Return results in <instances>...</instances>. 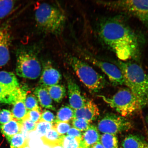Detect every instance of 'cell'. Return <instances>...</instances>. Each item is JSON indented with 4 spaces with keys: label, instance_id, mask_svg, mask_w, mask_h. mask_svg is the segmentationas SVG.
<instances>
[{
    "label": "cell",
    "instance_id": "6da1fadb",
    "mask_svg": "<svg viewBox=\"0 0 148 148\" xmlns=\"http://www.w3.org/2000/svg\"><path fill=\"white\" fill-rule=\"evenodd\" d=\"M97 31L102 44L120 60H140L141 38L121 16L102 18L97 24Z\"/></svg>",
    "mask_w": 148,
    "mask_h": 148
},
{
    "label": "cell",
    "instance_id": "7a4b0ae2",
    "mask_svg": "<svg viewBox=\"0 0 148 148\" xmlns=\"http://www.w3.org/2000/svg\"><path fill=\"white\" fill-rule=\"evenodd\" d=\"M114 62L123 74L124 84L136 96L142 108L148 106V74L136 63L120 60Z\"/></svg>",
    "mask_w": 148,
    "mask_h": 148
},
{
    "label": "cell",
    "instance_id": "3957f363",
    "mask_svg": "<svg viewBox=\"0 0 148 148\" xmlns=\"http://www.w3.org/2000/svg\"><path fill=\"white\" fill-rule=\"evenodd\" d=\"M36 25L42 32L58 35L62 32L66 21L63 12L58 7L50 3H40L35 9Z\"/></svg>",
    "mask_w": 148,
    "mask_h": 148
},
{
    "label": "cell",
    "instance_id": "277c9868",
    "mask_svg": "<svg viewBox=\"0 0 148 148\" xmlns=\"http://www.w3.org/2000/svg\"><path fill=\"white\" fill-rule=\"evenodd\" d=\"M65 58L67 63L90 92H99L106 85L105 77L84 61L70 55H66Z\"/></svg>",
    "mask_w": 148,
    "mask_h": 148
},
{
    "label": "cell",
    "instance_id": "5b68a950",
    "mask_svg": "<svg viewBox=\"0 0 148 148\" xmlns=\"http://www.w3.org/2000/svg\"><path fill=\"white\" fill-rule=\"evenodd\" d=\"M16 75L24 78L34 79L41 75L42 65L31 47L22 46L16 51Z\"/></svg>",
    "mask_w": 148,
    "mask_h": 148
},
{
    "label": "cell",
    "instance_id": "8992f818",
    "mask_svg": "<svg viewBox=\"0 0 148 148\" xmlns=\"http://www.w3.org/2000/svg\"><path fill=\"white\" fill-rule=\"evenodd\" d=\"M100 97L123 117L132 115L142 108L138 99L128 88L121 89L110 97Z\"/></svg>",
    "mask_w": 148,
    "mask_h": 148
},
{
    "label": "cell",
    "instance_id": "52a82bcc",
    "mask_svg": "<svg viewBox=\"0 0 148 148\" xmlns=\"http://www.w3.org/2000/svg\"><path fill=\"white\" fill-rule=\"evenodd\" d=\"M96 2L107 8L134 16L143 23L148 30V1H101Z\"/></svg>",
    "mask_w": 148,
    "mask_h": 148
},
{
    "label": "cell",
    "instance_id": "ba28073f",
    "mask_svg": "<svg viewBox=\"0 0 148 148\" xmlns=\"http://www.w3.org/2000/svg\"><path fill=\"white\" fill-rule=\"evenodd\" d=\"M132 124L121 116L107 113L99 120L97 128L103 134L116 135L132 128Z\"/></svg>",
    "mask_w": 148,
    "mask_h": 148
},
{
    "label": "cell",
    "instance_id": "9c48e42d",
    "mask_svg": "<svg viewBox=\"0 0 148 148\" xmlns=\"http://www.w3.org/2000/svg\"><path fill=\"white\" fill-rule=\"evenodd\" d=\"M81 54L86 60L100 69L113 85L116 86L124 84L123 74L116 64L99 60L86 51L82 52Z\"/></svg>",
    "mask_w": 148,
    "mask_h": 148
},
{
    "label": "cell",
    "instance_id": "30bf717a",
    "mask_svg": "<svg viewBox=\"0 0 148 148\" xmlns=\"http://www.w3.org/2000/svg\"><path fill=\"white\" fill-rule=\"evenodd\" d=\"M39 83L40 86L46 88L58 84L62 79V75L49 61L42 64V69Z\"/></svg>",
    "mask_w": 148,
    "mask_h": 148
},
{
    "label": "cell",
    "instance_id": "8fae6325",
    "mask_svg": "<svg viewBox=\"0 0 148 148\" xmlns=\"http://www.w3.org/2000/svg\"><path fill=\"white\" fill-rule=\"evenodd\" d=\"M66 80L70 106L75 110L81 108L86 103V99L75 81L69 77H67Z\"/></svg>",
    "mask_w": 148,
    "mask_h": 148
},
{
    "label": "cell",
    "instance_id": "7c38bea8",
    "mask_svg": "<svg viewBox=\"0 0 148 148\" xmlns=\"http://www.w3.org/2000/svg\"><path fill=\"white\" fill-rule=\"evenodd\" d=\"M99 107L93 101H87L84 106L75 110V118H80L91 123L99 115Z\"/></svg>",
    "mask_w": 148,
    "mask_h": 148
},
{
    "label": "cell",
    "instance_id": "4fadbf2b",
    "mask_svg": "<svg viewBox=\"0 0 148 148\" xmlns=\"http://www.w3.org/2000/svg\"><path fill=\"white\" fill-rule=\"evenodd\" d=\"M10 36L8 29L0 27V66L6 65L10 60Z\"/></svg>",
    "mask_w": 148,
    "mask_h": 148
},
{
    "label": "cell",
    "instance_id": "5bb4252c",
    "mask_svg": "<svg viewBox=\"0 0 148 148\" xmlns=\"http://www.w3.org/2000/svg\"><path fill=\"white\" fill-rule=\"evenodd\" d=\"M27 92L23 90L20 95L13 103L12 113L14 119L22 122L26 116L28 112L25 101Z\"/></svg>",
    "mask_w": 148,
    "mask_h": 148
},
{
    "label": "cell",
    "instance_id": "9a60e30c",
    "mask_svg": "<svg viewBox=\"0 0 148 148\" xmlns=\"http://www.w3.org/2000/svg\"><path fill=\"white\" fill-rule=\"evenodd\" d=\"M101 135L97 127L90 125L82 134L81 147L83 148H91L100 141Z\"/></svg>",
    "mask_w": 148,
    "mask_h": 148
},
{
    "label": "cell",
    "instance_id": "2e32d148",
    "mask_svg": "<svg viewBox=\"0 0 148 148\" xmlns=\"http://www.w3.org/2000/svg\"><path fill=\"white\" fill-rule=\"evenodd\" d=\"M0 85L12 92L16 91L20 88L17 77L12 72L0 71Z\"/></svg>",
    "mask_w": 148,
    "mask_h": 148
},
{
    "label": "cell",
    "instance_id": "e0dca14e",
    "mask_svg": "<svg viewBox=\"0 0 148 148\" xmlns=\"http://www.w3.org/2000/svg\"><path fill=\"white\" fill-rule=\"evenodd\" d=\"M34 93L38 103L42 108L55 110L56 109L53 106L52 99L46 88L40 86L37 87L35 88Z\"/></svg>",
    "mask_w": 148,
    "mask_h": 148
},
{
    "label": "cell",
    "instance_id": "ac0fdd59",
    "mask_svg": "<svg viewBox=\"0 0 148 148\" xmlns=\"http://www.w3.org/2000/svg\"><path fill=\"white\" fill-rule=\"evenodd\" d=\"M21 122L13 119L5 124L0 126V130L9 142L13 136L21 132Z\"/></svg>",
    "mask_w": 148,
    "mask_h": 148
},
{
    "label": "cell",
    "instance_id": "d6986e66",
    "mask_svg": "<svg viewBox=\"0 0 148 148\" xmlns=\"http://www.w3.org/2000/svg\"><path fill=\"white\" fill-rule=\"evenodd\" d=\"M147 143L138 135L130 134L124 139L122 143L123 148H144Z\"/></svg>",
    "mask_w": 148,
    "mask_h": 148
},
{
    "label": "cell",
    "instance_id": "ffe728a7",
    "mask_svg": "<svg viewBox=\"0 0 148 148\" xmlns=\"http://www.w3.org/2000/svg\"><path fill=\"white\" fill-rule=\"evenodd\" d=\"M62 136H60L52 128L41 137L40 139L44 145L51 148L56 145H61Z\"/></svg>",
    "mask_w": 148,
    "mask_h": 148
},
{
    "label": "cell",
    "instance_id": "44dd1931",
    "mask_svg": "<svg viewBox=\"0 0 148 148\" xmlns=\"http://www.w3.org/2000/svg\"><path fill=\"white\" fill-rule=\"evenodd\" d=\"M52 99L60 103L66 95V90L62 85L56 84L46 88Z\"/></svg>",
    "mask_w": 148,
    "mask_h": 148
},
{
    "label": "cell",
    "instance_id": "7402d4cb",
    "mask_svg": "<svg viewBox=\"0 0 148 148\" xmlns=\"http://www.w3.org/2000/svg\"><path fill=\"white\" fill-rule=\"evenodd\" d=\"M22 90L20 88L16 91L12 92L0 85V102L7 104H13L21 93Z\"/></svg>",
    "mask_w": 148,
    "mask_h": 148
},
{
    "label": "cell",
    "instance_id": "603a6c76",
    "mask_svg": "<svg viewBox=\"0 0 148 148\" xmlns=\"http://www.w3.org/2000/svg\"><path fill=\"white\" fill-rule=\"evenodd\" d=\"M75 118V110L68 105L61 107L57 112L55 122H68Z\"/></svg>",
    "mask_w": 148,
    "mask_h": 148
},
{
    "label": "cell",
    "instance_id": "cb8c5ba5",
    "mask_svg": "<svg viewBox=\"0 0 148 148\" xmlns=\"http://www.w3.org/2000/svg\"><path fill=\"white\" fill-rule=\"evenodd\" d=\"M99 142L104 148H119L118 140L116 135L103 134L101 135Z\"/></svg>",
    "mask_w": 148,
    "mask_h": 148
},
{
    "label": "cell",
    "instance_id": "d4e9b609",
    "mask_svg": "<svg viewBox=\"0 0 148 148\" xmlns=\"http://www.w3.org/2000/svg\"><path fill=\"white\" fill-rule=\"evenodd\" d=\"M61 145L63 148H80L81 147V139L68 136H63Z\"/></svg>",
    "mask_w": 148,
    "mask_h": 148
},
{
    "label": "cell",
    "instance_id": "484cf974",
    "mask_svg": "<svg viewBox=\"0 0 148 148\" xmlns=\"http://www.w3.org/2000/svg\"><path fill=\"white\" fill-rule=\"evenodd\" d=\"M15 1L12 0L0 1V19L8 15L13 10Z\"/></svg>",
    "mask_w": 148,
    "mask_h": 148
},
{
    "label": "cell",
    "instance_id": "4316f807",
    "mask_svg": "<svg viewBox=\"0 0 148 148\" xmlns=\"http://www.w3.org/2000/svg\"><path fill=\"white\" fill-rule=\"evenodd\" d=\"M9 143L10 148H23L27 144V138L20 132L13 136Z\"/></svg>",
    "mask_w": 148,
    "mask_h": 148
},
{
    "label": "cell",
    "instance_id": "83f0119b",
    "mask_svg": "<svg viewBox=\"0 0 148 148\" xmlns=\"http://www.w3.org/2000/svg\"><path fill=\"white\" fill-rule=\"evenodd\" d=\"M25 103L27 111L41 109L39 106L38 102L34 94L28 93L26 96Z\"/></svg>",
    "mask_w": 148,
    "mask_h": 148
},
{
    "label": "cell",
    "instance_id": "f1b7e54d",
    "mask_svg": "<svg viewBox=\"0 0 148 148\" xmlns=\"http://www.w3.org/2000/svg\"><path fill=\"white\" fill-rule=\"evenodd\" d=\"M71 126L68 122H56L53 124V128L61 136H64L71 128Z\"/></svg>",
    "mask_w": 148,
    "mask_h": 148
},
{
    "label": "cell",
    "instance_id": "f546056e",
    "mask_svg": "<svg viewBox=\"0 0 148 148\" xmlns=\"http://www.w3.org/2000/svg\"><path fill=\"white\" fill-rule=\"evenodd\" d=\"M53 124L47 122H39L37 123L36 129L34 131L41 138L53 128Z\"/></svg>",
    "mask_w": 148,
    "mask_h": 148
},
{
    "label": "cell",
    "instance_id": "4dcf8cb0",
    "mask_svg": "<svg viewBox=\"0 0 148 148\" xmlns=\"http://www.w3.org/2000/svg\"><path fill=\"white\" fill-rule=\"evenodd\" d=\"M72 123L74 127L81 132L86 131L90 125V122L80 118H74L72 120Z\"/></svg>",
    "mask_w": 148,
    "mask_h": 148
},
{
    "label": "cell",
    "instance_id": "1f68e13d",
    "mask_svg": "<svg viewBox=\"0 0 148 148\" xmlns=\"http://www.w3.org/2000/svg\"><path fill=\"white\" fill-rule=\"evenodd\" d=\"M42 112L41 109L28 111L27 115L25 119L26 118L34 123H38L41 118Z\"/></svg>",
    "mask_w": 148,
    "mask_h": 148
},
{
    "label": "cell",
    "instance_id": "d6a6232c",
    "mask_svg": "<svg viewBox=\"0 0 148 148\" xmlns=\"http://www.w3.org/2000/svg\"><path fill=\"white\" fill-rule=\"evenodd\" d=\"M21 130L29 133L36 130L37 123L31 121L28 119H24L21 122Z\"/></svg>",
    "mask_w": 148,
    "mask_h": 148
},
{
    "label": "cell",
    "instance_id": "836d02e7",
    "mask_svg": "<svg viewBox=\"0 0 148 148\" xmlns=\"http://www.w3.org/2000/svg\"><path fill=\"white\" fill-rule=\"evenodd\" d=\"M14 119L12 112L10 110L3 109L0 111V124H5Z\"/></svg>",
    "mask_w": 148,
    "mask_h": 148
},
{
    "label": "cell",
    "instance_id": "e575fe53",
    "mask_svg": "<svg viewBox=\"0 0 148 148\" xmlns=\"http://www.w3.org/2000/svg\"><path fill=\"white\" fill-rule=\"evenodd\" d=\"M55 120L54 114L51 111L45 110L42 112L41 118L39 122H45L53 124Z\"/></svg>",
    "mask_w": 148,
    "mask_h": 148
},
{
    "label": "cell",
    "instance_id": "d590c367",
    "mask_svg": "<svg viewBox=\"0 0 148 148\" xmlns=\"http://www.w3.org/2000/svg\"><path fill=\"white\" fill-rule=\"evenodd\" d=\"M66 134H67V136L75 138L81 139L82 138V134L81 131L74 127L70 128L67 133H66Z\"/></svg>",
    "mask_w": 148,
    "mask_h": 148
},
{
    "label": "cell",
    "instance_id": "8d00e7d4",
    "mask_svg": "<svg viewBox=\"0 0 148 148\" xmlns=\"http://www.w3.org/2000/svg\"><path fill=\"white\" fill-rule=\"evenodd\" d=\"M91 148H104L100 142H98L95 145H94Z\"/></svg>",
    "mask_w": 148,
    "mask_h": 148
},
{
    "label": "cell",
    "instance_id": "74e56055",
    "mask_svg": "<svg viewBox=\"0 0 148 148\" xmlns=\"http://www.w3.org/2000/svg\"><path fill=\"white\" fill-rule=\"evenodd\" d=\"M51 148H63L61 145H58L55 146Z\"/></svg>",
    "mask_w": 148,
    "mask_h": 148
},
{
    "label": "cell",
    "instance_id": "f35d334b",
    "mask_svg": "<svg viewBox=\"0 0 148 148\" xmlns=\"http://www.w3.org/2000/svg\"><path fill=\"white\" fill-rule=\"evenodd\" d=\"M23 148H30L29 147V146L27 144H26V145L24 146V147Z\"/></svg>",
    "mask_w": 148,
    "mask_h": 148
},
{
    "label": "cell",
    "instance_id": "ab89813d",
    "mask_svg": "<svg viewBox=\"0 0 148 148\" xmlns=\"http://www.w3.org/2000/svg\"><path fill=\"white\" fill-rule=\"evenodd\" d=\"M46 146V147H42V148H51L50 147H48V146Z\"/></svg>",
    "mask_w": 148,
    "mask_h": 148
},
{
    "label": "cell",
    "instance_id": "60d3db41",
    "mask_svg": "<svg viewBox=\"0 0 148 148\" xmlns=\"http://www.w3.org/2000/svg\"><path fill=\"white\" fill-rule=\"evenodd\" d=\"M144 148H148V143H147V145H146L145 147Z\"/></svg>",
    "mask_w": 148,
    "mask_h": 148
},
{
    "label": "cell",
    "instance_id": "b9f144b4",
    "mask_svg": "<svg viewBox=\"0 0 148 148\" xmlns=\"http://www.w3.org/2000/svg\"><path fill=\"white\" fill-rule=\"evenodd\" d=\"M147 123H148V116H147Z\"/></svg>",
    "mask_w": 148,
    "mask_h": 148
},
{
    "label": "cell",
    "instance_id": "7bdbcfd3",
    "mask_svg": "<svg viewBox=\"0 0 148 148\" xmlns=\"http://www.w3.org/2000/svg\"><path fill=\"white\" fill-rule=\"evenodd\" d=\"M80 148H82V147H80Z\"/></svg>",
    "mask_w": 148,
    "mask_h": 148
},
{
    "label": "cell",
    "instance_id": "ee69618b",
    "mask_svg": "<svg viewBox=\"0 0 148 148\" xmlns=\"http://www.w3.org/2000/svg\"><path fill=\"white\" fill-rule=\"evenodd\" d=\"M0 103H1V102H0Z\"/></svg>",
    "mask_w": 148,
    "mask_h": 148
}]
</instances>
